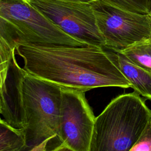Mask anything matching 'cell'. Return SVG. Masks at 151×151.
I'll use <instances>...</instances> for the list:
<instances>
[{
  "label": "cell",
  "mask_w": 151,
  "mask_h": 151,
  "mask_svg": "<svg viewBox=\"0 0 151 151\" xmlns=\"http://www.w3.org/2000/svg\"><path fill=\"white\" fill-rule=\"evenodd\" d=\"M104 49L129 82L130 87L139 95L151 100V72L136 65L120 52Z\"/></svg>",
  "instance_id": "9c48e42d"
},
{
  "label": "cell",
  "mask_w": 151,
  "mask_h": 151,
  "mask_svg": "<svg viewBox=\"0 0 151 151\" xmlns=\"http://www.w3.org/2000/svg\"><path fill=\"white\" fill-rule=\"evenodd\" d=\"M25 70L17 62L14 54L8 74L0 94V114L11 126L23 130L24 113L22 99V81Z\"/></svg>",
  "instance_id": "ba28073f"
},
{
  "label": "cell",
  "mask_w": 151,
  "mask_h": 151,
  "mask_svg": "<svg viewBox=\"0 0 151 151\" xmlns=\"http://www.w3.org/2000/svg\"><path fill=\"white\" fill-rule=\"evenodd\" d=\"M24 147L23 130L11 126L0 119V151H23Z\"/></svg>",
  "instance_id": "30bf717a"
},
{
  "label": "cell",
  "mask_w": 151,
  "mask_h": 151,
  "mask_svg": "<svg viewBox=\"0 0 151 151\" xmlns=\"http://www.w3.org/2000/svg\"><path fill=\"white\" fill-rule=\"evenodd\" d=\"M150 120L138 93L117 96L95 118L88 151H130Z\"/></svg>",
  "instance_id": "7a4b0ae2"
},
{
  "label": "cell",
  "mask_w": 151,
  "mask_h": 151,
  "mask_svg": "<svg viewBox=\"0 0 151 151\" xmlns=\"http://www.w3.org/2000/svg\"><path fill=\"white\" fill-rule=\"evenodd\" d=\"M25 147L31 151L57 137L61 87L25 71L22 81Z\"/></svg>",
  "instance_id": "3957f363"
},
{
  "label": "cell",
  "mask_w": 151,
  "mask_h": 151,
  "mask_svg": "<svg viewBox=\"0 0 151 151\" xmlns=\"http://www.w3.org/2000/svg\"><path fill=\"white\" fill-rule=\"evenodd\" d=\"M0 111H1V101H0Z\"/></svg>",
  "instance_id": "44dd1931"
},
{
  "label": "cell",
  "mask_w": 151,
  "mask_h": 151,
  "mask_svg": "<svg viewBox=\"0 0 151 151\" xmlns=\"http://www.w3.org/2000/svg\"><path fill=\"white\" fill-rule=\"evenodd\" d=\"M2 1H7V2H25L26 0H0Z\"/></svg>",
  "instance_id": "e0dca14e"
},
{
  "label": "cell",
  "mask_w": 151,
  "mask_h": 151,
  "mask_svg": "<svg viewBox=\"0 0 151 151\" xmlns=\"http://www.w3.org/2000/svg\"><path fill=\"white\" fill-rule=\"evenodd\" d=\"M120 52L136 65L151 72V37L135 42Z\"/></svg>",
  "instance_id": "8fae6325"
},
{
  "label": "cell",
  "mask_w": 151,
  "mask_h": 151,
  "mask_svg": "<svg viewBox=\"0 0 151 151\" xmlns=\"http://www.w3.org/2000/svg\"><path fill=\"white\" fill-rule=\"evenodd\" d=\"M126 11L148 14L147 0H97Z\"/></svg>",
  "instance_id": "4fadbf2b"
},
{
  "label": "cell",
  "mask_w": 151,
  "mask_h": 151,
  "mask_svg": "<svg viewBox=\"0 0 151 151\" xmlns=\"http://www.w3.org/2000/svg\"><path fill=\"white\" fill-rule=\"evenodd\" d=\"M61 29L87 45L104 48L91 2L68 0H26Z\"/></svg>",
  "instance_id": "5b68a950"
},
{
  "label": "cell",
  "mask_w": 151,
  "mask_h": 151,
  "mask_svg": "<svg viewBox=\"0 0 151 151\" xmlns=\"http://www.w3.org/2000/svg\"><path fill=\"white\" fill-rule=\"evenodd\" d=\"M68 1H76V2H91L94 0H68Z\"/></svg>",
  "instance_id": "ac0fdd59"
},
{
  "label": "cell",
  "mask_w": 151,
  "mask_h": 151,
  "mask_svg": "<svg viewBox=\"0 0 151 151\" xmlns=\"http://www.w3.org/2000/svg\"><path fill=\"white\" fill-rule=\"evenodd\" d=\"M46 151H73V150L61 143L58 146L54 148L53 149L50 150H46Z\"/></svg>",
  "instance_id": "9a60e30c"
},
{
  "label": "cell",
  "mask_w": 151,
  "mask_h": 151,
  "mask_svg": "<svg viewBox=\"0 0 151 151\" xmlns=\"http://www.w3.org/2000/svg\"><path fill=\"white\" fill-rule=\"evenodd\" d=\"M85 92L61 88V101L57 137L73 151H88L94 120Z\"/></svg>",
  "instance_id": "52a82bcc"
},
{
  "label": "cell",
  "mask_w": 151,
  "mask_h": 151,
  "mask_svg": "<svg viewBox=\"0 0 151 151\" xmlns=\"http://www.w3.org/2000/svg\"><path fill=\"white\" fill-rule=\"evenodd\" d=\"M15 48L0 34V94L4 85Z\"/></svg>",
  "instance_id": "7c38bea8"
},
{
  "label": "cell",
  "mask_w": 151,
  "mask_h": 151,
  "mask_svg": "<svg viewBox=\"0 0 151 151\" xmlns=\"http://www.w3.org/2000/svg\"><path fill=\"white\" fill-rule=\"evenodd\" d=\"M130 151H151V120Z\"/></svg>",
  "instance_id": "5bb4252c"
},
{
  "label": "cell",
  "mask_w": 151,
  "mask_h": 151,
  "mask_svg": "<svg viewBox=\"0 0 151 151\" xmlns=\"http://www.w3.org/2000/svg\"><path fill=\"white\" fill-rule=\"evenodd\" d=\"M148 14H151V0H147Z\"/></svg>",
  "instance_id": "2e32d148"
},
{
  "label": "cell",
  "mask_w": 151,
  "mask_h": 151,
  "mask_svg": "<svg viewBox=\"0 0 151 151\" xmlns=\"http://www.w3.org/2000/svg\"><path fill=\"white\" fill-rule=\"evenodd\" d=\"M31 151H40V150L38 149H33V150H32Z\"/></svg>",
  "instance_id": "d6986e66"
},
{
  "label": "cell",
  "mask_w": 151,
  "mask_h": 151,
  "mask_svg": "<svg viewBox=\"0 0 151 151\" xmlns=\"http://www.w3.org/2000/svg\"><path fill=\"white\" fill-rule=\"evenodd\" d=\"M149 15V18H150V24H151V14H148ZM150 37H151V35H150Z\"/></svg>",
  "instance_id": "ffe728a7"
},
{
  "label": "cell",
  "mask_w": 151,
  "mask_h": 151,
  "mask_svg": "<svg viewBox=\"0 0 151 151\" xmlns=\"http://www.w3.org/2000/svg\"><path fill=\"white\" fill-rule=\"evenodd\" d=\"M15 48L28 74L61 88L86 92L99 87H130L103 48L20 44Z\"/></svg>",
  "instance_id": "6da1fadb"
},
{
  "label": "cell",
  "mask_w": 151,
  "mask_h": 151,
  "mask_svg": "<svg viewBox=\"0 0 151 151\" xmlns=\"http://www.w3.org/2000/svg\"><path fill=\"white\" fill-rule=\"evenodd\" d=\"M0 34L14 47L20 44L87 45L26 2L0 1Z\"/></svg>",
  "instance_id": "277c9868"
},
{
  "label": "cell",
  "mask_w": 151,
  "mask_h": 151,
  "mask_svg": "<svg viewBox=\"0 0 151 151\" xmlns=\"http://www.w3.org/2000/svg\"><path fill=\"white\" fill-rule=\"evenodd\" d=\"M98 28L105 40L104 48L120 52L151 35L148 14H140L99 1L91 2Z\"/></svg>",
  "instance_id": "8992f818"
}]
</instances>
